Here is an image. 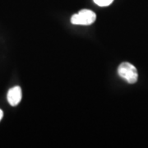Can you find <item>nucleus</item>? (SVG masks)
Masks as SVG:
<instances>
[{"mask_svg": "<svg viewBox=\"0 0 148 148\" xmlns=\"http://www.w3.org/2000/svg\"><path fill=\"white\" fill-rule=\"evenodd\" d=\"M114 0H94L95 4L101 7H107V6L110 5L113 3Z\"/></svg>", "mask_w": 148, "mask_h": 148, "instance_id": "obj_4", "label": "nucleus"}, {"mask_svg": "<svg viewBox=\"0 0 148 148\" xmlns=\"http://www.w3.org/2000/svg\"><path fill=\"white\" fill-rule=\"evenodd\" d=\"M21 96H22V93H21V87L16 86L8 90L7 98L11 106H16L21 102Z\"/></svg>", "mask_w": 148, "mask_h": 148, "instance_id": "obj_3", "label": "nucleus"}, {"mask_svg": "<svg viewBox=\"0 0 148 148\" xmlns=\"http://www.w3.org/2000/svg\"><path fill=\"white\" fill-rule=\"evenodd\" d=\"M118 73L122 78L126 80L130 84H133L138 81V70L132 64L127 62L123 63L119 66Z\"/></svg>", "mask_w": 148, "mask_h": 148, "instance_id": "obj_1", "label": "nucleus"}, {"mask_svg": "<svg viewBox=\"0 0 148 148\" xmlns=\"http://www.w3.org/2000/svg\"><path fill=\"white\" fill-rule=\"evenodd\" d=\"M3 117V110H0V121L2 120Z\"/></svg>", "mask_w": 148, "mask_h": 148, "instance_id": "obj_5", "label": "nucleus"}, {"mask_svg": "<svg viewBox=\"0 0 148 148\" xmlns=\"http://www.w3.org/2000/svg\"><path fill=\"white\" fill-rule=\"evenodd\" d=\"M96 19V15L94 12L83 9L81 10L78 13L74 14L71 17V22L74 25H82V26H88L95 22Z\"/></svg>", "mask_w": 148, "mask_h": 148, "instance_id": "obj_2", "label": "nucleus"}]
</instances>
